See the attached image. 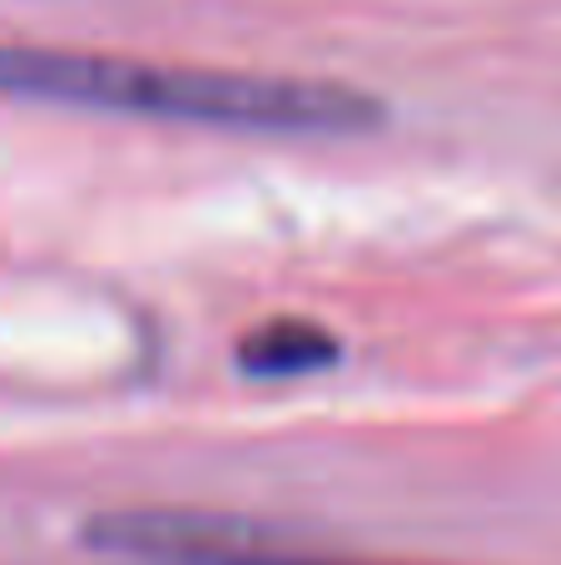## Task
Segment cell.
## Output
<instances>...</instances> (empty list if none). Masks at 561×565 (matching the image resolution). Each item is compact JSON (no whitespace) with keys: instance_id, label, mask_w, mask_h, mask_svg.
Masks as SVG:
<instances>
[{"instance_id":"3957f363","label":"cell","mask_w":561,"mask_h":565,"mask_svg":"<svg viewBox=\"0 0 561 565\" xmlns=\"http://www.w3.org/2000/svg\"><path fill=\"white\" fill-rule=\"evenodd\" d=\"M338 362V338L308 318H274L239 342V367L248 377H304Z\"/></svg>"},{"instance_id":"7a4b0ae2","label":"cell","mask_w":561,"mask_h":565,"mask_svg":"<svg viewBox=\"0 0 561 565\" xmlns=\"http://www.w3.org/2000/svg\"><path fill=\"white\" fill-rule=\"evenodd\" d=\"M85 541L149 565H383V561L278 551L254 526L209 516V511H109V516L89 521Z\"/></svg>"},{"instance_id":"6da1fadb","label":"cell","mask_w":561,"mask_h":565,"mask_svg":"<svg viewBox=\"0 0 561 565\" xmlns=\"http://www.w3.org/2000/svg\"><path fill=\"white\" fill-rule=\"evenodd\" d=\"M0 95L244 135H358L383 119V105L343 79L169 65L55 45H0Z\"/></svg>"}]
</instances>
